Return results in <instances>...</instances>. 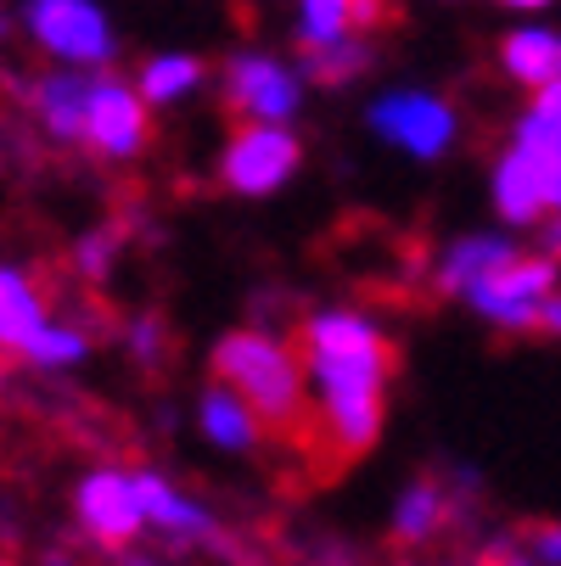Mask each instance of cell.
<instances>
[{
    "instance_id": "obj_1",
    "label": "cell",
    "mask_w": 561,
    "mask_h": 566,
    "mask_svg": "<svg viewBox=\"0 0 561 566\" xmlns=\"http://www.w3.org/2000/svg\"><path fill=\"white\" fill-rule=\"evenodd\" d=\"M292 337L303 354L320 443L337 460H365L387 432V387L398 370L387 326L360 303H314Z\"/></svg>"
},
{
    "instance_id": "obj_2",
    "label": "cell",
    "mask_w": 561,
    "mask_h": 566,
    "mask_svg": "<svg viewBox=\"0 0 561 566\" xmlns=\"http://www.w3.org/2000/svg\"><path fill=\"white\" fill-rule=\"evenodd\" d=\"M208 376L242 392L259 410V421L281 438L314 427L298 337H287L276 326H230V332H219L214 348H208Z\"/></svg>"
},
{
    "instance_id": "obj_3",
    "label": "cell",
    "mask_w": 561,
    "mask_h": 566,
    "mask_svg": "<svg viewBox=\"0 0 561 566\" xmlns=\"http://www.w3.org/2000/svg\"><path fill=\"white\" fill-rule=\"evenodd\" d=\"M12 23L51 67L107 73L124 51V34L107 0H18Z\"/></svg>"
},
{
    "instance_id": "obj_4",
    "label": "cell",
    "mask_w": 561,
    "mask_h": 566,
    "mask_svg": "<svg viewBox=\"0 0 561 566\" xmlns=\"http://www.w3.org/2000/svg\"><path fill=\"white\" fill-rule=\"evenodd\" d=\"M303 164H309V146L298 124L236 118L214 151V186L236 202H270L303 175Z\"/></svg>"
},
{
    "instance_id": "obj_5",
    "label": "cell",
    "mask_w": 561,
    "mask_h": 566,
    "mask_svg": "<svg viewBox=\"0 0 561 566\" xmlns=\"http://www.w3.org/2000/svg\"><path fill=\"white\" fill-rule=\"evenodd\" d=\"M365 135L405 164H438L460 140V107L433 85H387L365 102Z\"/></svg>"
},
{
    "instance_id": "obj_6",
    "label": "cell",
    "mask_w": 561,
    "mask_h": 566,
    "mask_svg": "<svg viewBox=\"0 0 561 566\" xmlns=\"http://www.w3.org/2000/svg\"><path fill=\"white\" fill-rule=\"evenodd\" d=\"M309 78L298 56L270 51V45H236L219 62V96L236 118H259V124H298L309 107Z\"/></svg>"
},
{
    "instance_id": "obj_7",
    "label": "cell",
    "mask_w": 561,
    "mask_h": 566,
    "mask_svg": "<svg viewBox=\"0 0 561 566\" xmlns=\"http://www.w3.org/2000/svg\"><path fill=\"white\" fill-rule=\"evenodd\" d=\"M550 292H561V264H555L550 253H528V248H522V253L506 259L495 275H484L477 286H466L460 303L484 319V326L522 337V332H539V314H544Z\"/></svg>"
},
{
    "instance_id": "obj_8",
    "label": "cell",
    "mask_w": 561,
    "mask_h": 566,
    "mask_svg": "<svg viewBox=\"0 0 561 566\" xmlns=\"http://www.w3.org/2000/svg\"><path fill=\"white\" fill-rule=\"evenodd\" d=\"M96 164L107 169H129L152 146V107L141 102L135 78L124 73H91V96H85V135H79Z\"/></svg>"
},
{
    "instance_id": "obj_9",
    "label": "cell",
    "mask_w": 561,
    "mask_h": 566,
    "mask_svg": "<svg viewBox=\"0 0 561 566\" xmlns=\"http://www.w3.org/2000/svg\"><path fill=\"white\" fill-rule=\"evenodd\" d=\"M73 527L85 533L96 549H129L146 538V516H141V489L129 465H91L73 482Z\"/></svg>"
},
{
    "instance_id": "obj_10",
    "label": "cell",
    "mask_w": 561,
    "mask_h": 566,
    "mask_svg": "<svg viewBox=\"0 0 561 566\" xmlns=\"http://www.w3.org/2000/svg\"><path fill=\"white\" fill-rule=\"evenodd\" d=\"M135 489H141V516H146V533L169 538L180 549H219L225 533H219V516L191 494L180 489L175 476L152 471V465H135Z\"/></svg>"
},
{
    "instance_id": "obj_11",
    "label": "cell",
    "mask_w": 561,
    "mask_h": 566,
    "mask_svg": "<svg viewBox=\"0 0 561 566\" xmlns=\"http://www.w3.org/2000/svg\"><path fill=\"white\" fill-rule=\"evenodd\" d=\"M191 427H197V438H202L214 454H225V460H248V454H259L264 438H270V427L259 421L253 403L236 392V387L214 381V376H208V387L191 398Z\"/></svg>"
},
{
    "instance_id": "obj_12",
    "label": "cell",
    "mask_w": 561,
    "mask_h": 566,
    "mask_svg": "<svg viewBox=\"0 0 561 566\" xmlns=\"http://www.w3.org/2000/svg\"><path fill=\"white\" fill-rule=\"evenodd\" d=\"M85 96H91V73L79 67H40L23 85V107L51 146H79V135H85Z\"/></svg>"
},
{
    "instance_id": "obj_13",
    "label": "cell",
    "mask_w": 561,
    "mask_h": 566,
    "mask_svg": "<svg viewBox=\"0 0 561 566\" xmlns=\"http://www.w3.org/2000/svg\"><path fill=\"white\" fill-rule=\"evenodd\" d=\"M489 202L500 230H544L550 208H544V180H539V157L517 140L500 146V157L489 164Z\"/></svg>"
},
{
    "instance_id": "obj_14",
    "label": "cell",
    "mask_w": 561,
    "mask_h": 566,
    "mask_svg": "<svg viewBox=\"0 0 561 566\" xmlns=\"http://www.w3.org/2000/svg\"><path fill=\"white\" fill-rule=\"evenodd\" d=\"M517 253H522L517 230H460L455 241H444L438 259H433V292L460 303L466 286H477L484 275H495V270H500L506 259H517Z\"/></svg>"
},
{
    "instance_id": "obj_15",
    "label": "cell",
    "mask_w": 561,
    "mask_h": 566,
    "mask_svg": "<svg viewBox=\"0 0 561 566\" xmlns=\"http://www.w3.org/2000/svg\"><path fill=\"white\" fill-rule=\"evenodd\" d=\"M460 522V500L444 476H411L405 489L387 505V533L405 549H427L433 538H444Z\"/></svg>"
},
{
    "instance_id": "obj_16",
    "label": "cell",
    "mask_w": 561,
    "mask_h": 566,
    "mask_svg": "<svg viewBox=\"0 0 561 566\" xmlns=\"http://www.w3.org/2000/svg\"><path fill=\"white\" fill-rule=\"evenodd\" d=\"M495 67L506 85H517L522 96H533L539 85L561 78V29L555 23H511L500 40H495Z\"/></svg>"
},
{
    "instance_id": "obj_17",
    "label": "cell",
    "mask_w": 561,
    "mask_h": 566,
    "mask_svg": "<svg viewBox=\"0 0 561 566\" xmlns=\"http://www.w3.org/2000/svg\"><path fill=\"white\" fill-rule=\"evenodd\" d=\"M45 319H51L45 281L18 259H0V354L23 359V348L45 332Z\"/></svg>"
},
{
    "instance_id": "obj_18",
    "label": "cell",
    "mask_w": 561,
    "mask_h": 566,
    "mask_svg": "<svg viewBox=\"0 0 561 566\" xmlns=\"http://www.w3.org/2000/svg\"><path fill=\"white\" fill-rule=\"evenodd\" d=\"M208 78H214V62H208L202 51L175 45V51H152V56H141V67H135V91H141V102H146L152 113H169V107L197 102V96L208 91Z\"/></svg>"
},
{
    "instance_id": "obj_19",
    "label": "cell",
    "mask_w": 561,
    "mask_h": 566,
    "mask_svg": "<svg viewBox=\"0 0 561 566\" xmlns=\"http://www.w3.org/2000/svg\"><path fill=\"white\" fill-rule=\"evenodd\" d=\"M91 354H96V337H91L85 319L51 314V319H45V332L23 348V365H29V370H40V376H67V370L85 365Z\"/></svg>"
},
{
    "instance_id": "obj_20",
    "label": "cell",
    "mask_w": 561,
    "mask_h": 566,
    "mask_svg": "<svg viewBox=\"0 0 561 566\" xmlns=\"http://www.w3.org/2000/svg\"><path fill=\"white\" fill-rule=\"evenodd\" d=\"M349 34H365L360 0H292V45L298 51H320Z\"/></svg>"
},
{
    "instance_id": "obj_21",
    "label": "cell",
    "mask_w": 561,
    "mask_h": 566,
    "mask_svg": "<svg viewBox=\"0 0 561 566\" xmlns=\"http://www.w3.org/2000/svg\"><path fill=\"white\" fill-rule=\"evenodd\" d=\"M371 40L365 34H349V40H332V45H320V51H298V67H303V78L309 85H326V91H337V85H354V78L371 67Z\"/></svg>"
},
{
    "instance_id": "obj_22",
    "label": "cell",
    "mask_w": 561,
    "mask_h": 566,
    "mask_svg": "<svg viewBox=\"0 0 561 566\" xmlns=\"http://www.w3.org/2000/svg\"><path fill=\"white\" fill-rule=\"evenodd\" d=\"M511 140L517 146H561V78H550V85H539L517 124H511Z\"/></svg>"
},
{
    "instance_id": "obj_23",
    "label": "cell",
    "mask_w": 561,
    "mask_h": 566,
    "mask_svg": "<svg viewBox=\"0 0 561 566\" xmlns=\"http://www.w3.org/2000/svg\"><path fill=\"white\" fill-rule=\"evenodd\" d=\"M118 259H124V230H113V224H91L85 235L73 241V270L85 275L91 286H107Z\"/></svg>"
},
{
    "instance_id": "obj_24",
    "label": "cell",
    "mask_w": 561,
    "mask_h": 566,
    "mask_svg": "<svg viewBox=\"0 0 561 566\" xmlns=\"http://www.w3.org/2000/svg\"><path fill=\"white\" fill-rule=\"evenodd\" d=\"M124 348L141 370H164L169 365V326L157 314H135L129 326H124Z\"/></svg>"
},
{
    "instance_id": "obj_25",
    "label": "cell",
    "mask_w": 561,
    "mask_h": 566,
    "mask_svg": "<svg viewBox=\"0 0 561 566\" xmlns=\"http://www.w3.org/2000/svg\"><path fill=\"white\" fill-rule=\"evenodd\" d=\"M539 157V180H544V208L550 219L561 213V146H528Z\"/></svg>"
},
{
    "instance_id": "obj_26",
    "label": "cell",
    "mask_w": 561,
    "mask_h": 566,
    "mask_svg": "<svg viewBox=\"0 0 561 566\" xmlns=\"http://www.w3.org/2000/svg\"><path fill=\"white\" fill-rule=\"evenodd\" d=\"M522 549L533 555V566H561V522H539L522 538Z\"/></svg>"
},
{
    "instance_id": "obj_27",
    "label": "cell",
    "mask_w": 561,
    "mask_h": 566,
    "mask_svg": "<svg viewBox=\"0 0 561 566\" xmlns=\"http://www.w3.org/2000/svg\"><path fill=\"white\" fill-rule=\"evenodd\" d=\"M500 12H517V18H544V12H555L561 0H495Z\"/></svg>"
},
{
    "instance_id": "obj_28",
    "label": "cell",
    "mask_w": 561,
    "mask_h": 566,
    "mask_svg": "<svg viewBox=\"0 0 561 566\" xmlns=\"http://www.w3.org/2000/svg\"><path fill=\"white\" fill-rule=\"evenodd\" d=\"M539 332L561 343V292H550V303H544V314H539Z\"/></svg>"
},
{
    "instance_id": "obj_29",
    "label": "cell",
    "mask_w": 561,
    "mask_h": 566,
    "mask_svg": "<svg viewBox=\"0 0 561 566\" xmlns=\"http://www.w3.org/2000/svg\"><path fill=\"white\" fill-rule=\"evenodd\" d=\"M544 253L561 264V213H555V219H544Z\"/></svg>"
},
{
    "instance_id": "obj_30",
    "label": "cell",
    "mask_w": 561,
    "mask_h": 566,
    "mask_svg": "<svg viewBox=\"0 0 561 566\" xmlns=\"http://www.w3.org/2000/svg\"><path fill=\"white\" fill-rule=\"evenodd\" d=\"M118 566H157V555H146L141 544H129V549H118Z\"/></svg>"
},
{
    "instance_id": "obj_31",
    "label": "cell",
    "mask_w": 561,
    "mask_h": 566,
    "mask_svg": "<svg viewBox=\"0 0 561 566\" xmlns=\"http://www.w3.org/2000/svg\"><path fill=\"white\" fill-rule=\"evenodd\" d=\"M12 29H18L12 18H0V45H7V40H12Z\"/></svg>"
},
{
    "instance_id": "obj_32",
    "label": "cell",
    "mask_w": 561,
    "mask_h": 566,
    "mask_svg": "<svg viewBox=\"0 0 561 566\" xmlns=\"http://www.w3.org/2000/svg\"><path fill=\"white\" fill-rule=\"evenodd\" d=\"M0 169H7V157H0Z\"/></svg>"
}]
</instances>
